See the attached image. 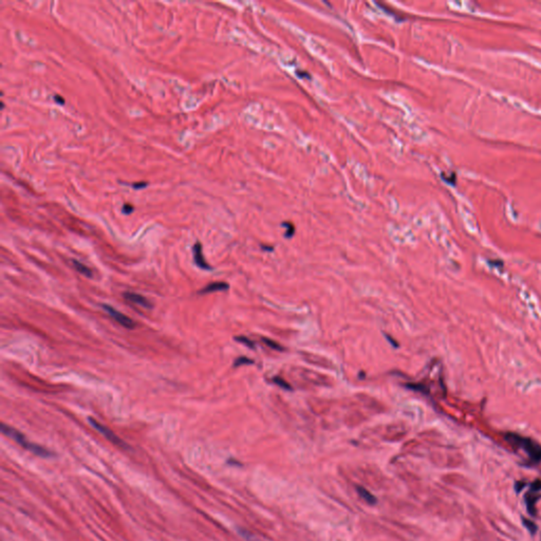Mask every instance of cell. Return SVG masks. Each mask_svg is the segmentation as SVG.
I'll use <instances>...</instances> for the list:
<instances>
[{
	"mask_svg": "<svg viewBox=\"0 0 541 541\" xmlns=\"http://www.w3.org/2000/svg\"><path fill=\"white\" fill-rule=\"evenodd\" d=\"M1 432L3 435H5L6 437L13 439L15 442L18 443L21 447H24L25 450H27L31 452H33L34 454L38 455V457L50 458L53 455L52 451L47 450V448H45L41 445H37L35 443L30 442L29 440L24 435H22L20 431L14 429L13 427L9 426V425H5L4 423L1 424Z\"/></svg>",
	"mask_w": 541,
	"mask_h": 541,
	"instance_id": "cell-1",
	"label": "cell"
},
{
	"mask_svg": "<svg viewBox=\"0 0 541 541\" xmlns=\"http://www.w3.org/2000/svg\"><path fill=\"white\" fill-rule=\"evenodd\" d=\"M505 440L511 445L523 450L534 462L538 463L541 461V446L532 439L508 432L505 435Z\"/></svg>",
	"mask_w": 541,
	"mask_h": 541,
	"instance_id": "cell-2",
	"label": "cell"
},
{
	"mask_svg": "<svg viewBox=\"0 0 541 541\" xmlns=\"http://www.w3.org/2000/svg\"><path fill=\"white\" fill-rule=\"evenodd\" d=\"M88 421H89L91 426L93 427L95 430H97L100 435H103L108 440V441H110L112 444L117 445L119 447H122L123 450H130V446L125 441H123L121 438H119L117 435H115L111 429L106 427L105 425L100 424L95 419L91 418V416L88 419Z\"/></svg>",
	"mask_w": 541,
	"mask_h": 541,
	"instance_id": "cell-3",
	"label": "cell"
},
{
	"mask_svg": "<svg viewBox=\"0 0 541 541\" xmlns=\"http://www.w3.org/2000/svg\"><path fill=\"white\" fill-rule=\"evenodd\" d=\"M104 310L110 315V317L113 318L115 321L119 322L122 327L126 328V329H135V322L131 319L130 317H128L127 315L123 314L122 312L115 310V309L109 305H103L102 306Z\"/></svg>",
	"mask_w": 541,
	"mask_h": 541,
	"instance_id": "cell-4",
	"label": "cell"
},
{
	"mask_svg": "<svg viewBox=\"0 0 541 541\" xmlns=\"http://www.w3.org/2000/svg\"><path fill=\"white\" fill-rule=\"evenodd\" d=\"M123 296H124V298L127 299L128 301H130V303H134L137 306H141V307L146 308V309H151L152 306H153L147 298L144 297L141 294H136V293L125 292L123 294Z\"/></svg>",
	"mask_w": 541,
	"mask_h": 541,
	"instance_id": "cell-5",
	"label": "cell"
},
{
	"mask_svg": "<svg viewBox=\"0 0 541 541\" xmlns=\"http://www.w3.org/2000/svg\"><path fill=\"white\" fill-rule=\"evenodd\" d=\"M192 253H194V261H195V264L198 268L202 269V270H211L212 269L210 267V265H208L207 262L205 261V259H204L202 245H201L200 242H197L194 245V247H192Z\"/></svg>",
	"mask_w": 541,
	"mask_h": 541,
	"instance_id": "cell-6",
	"label": "cell"
},
{
	"mask_svg": "<svg viewBox=\"0 0 541 541\" xmlns=\"http://www.w3.org/2000/svg\"><path fill=\"white\" fill-rule=\"evenodd\" d=\"M229 289V285L226 282H212L207 284L206 287L199 291V294H210L214 292H222Z\"/></svg>",
	"mask_w": 541,
	"mask_h": 541,
	"instance_id": "cell-7",
	"label": "cell"
},
{
	"mask_svg": "<svg viewBox=\"0 0 541 541\" xmlns=\"http://www.w3.org/2000/svg\"><path fill=\"white\" fill-rule=\"evenodd\" d=\"M538 499H539V496H535V495H533V493H529V494L525 495V504H527V508H528L529 514L532 515V516L536 515L535 505H536V502L538 501Z\"/></svg>",
	"mask_w": 541,
	"mask_h": 541,
	"instance_id": "cell-8",
	"label": "cell"
},
{
	"mask_svg": "<svg viewBox=\"0 0 541 541\" xmlns=\"http://www.w3.org/2000/svg\"><path fill=\"white\" fill-rule=\"evenodd\" d=\"M357 491H358V494L360 495V496L364 499L368 504L370 505H374L377 500L376 498L373 496L372 494H371L368 490H366L365 488H362V486H357Z\"/></svg>",
	"mask_w": 541,
	"mask_h": 541,
	"instance_id": "cell-9",
	"label": "cell"
},
{
	"mask_svg": "<svg viewBox=\"0 0 541 541\" xmlns=\"http://www.w3.org/2000/svg\"><path fill=\"white\" fill-rule=\"evenodd\" d=\"M72 264H73V267L74 269L79 272L80 274H82L83 276L87 277V278H91L92 277V270L87 267L85 266L84 264H82V262L77 261V260H72Z\"/></svg>",
	"mask_w": 541,
	"mask_h": 541,
	"instance_id": "cell-10",
	"label": "cell"
},
{
	"mask_svg": "<svg viewBox=\"0 0 541 541\" xmlns=\"http://www.w3.org/2000/svg\"><path fill=\"white\" fill-rule=\"evenodd\" d=\"M261 339H262V342H264V344L267 345L268 347H270V349H274V350H277V351H282L283 350V348L279 344H277L276 342L272 341V339H270L268 337H261Z\"/></svg>",
	"mask_w": 541,
	"mask_h": 541,
	"instance_id": "cell-11",
	"label": "cell"
},
{
	"mask_svg": "<svg viewBox=\"0 0 541 541\" xmlns=\"http://www.w3.org/2000/svg\"><path fill=\"white\" fill-rule=\"evenodd\" d=\"M522 522H523V525L525 528H527L531 534H535V533L537 532V525L533 522L532 520H529L527 519V518H522Z\"/></svg>",
	"mask_w": 541,
	"mask_h": 541,
	"instance_id": "cell-12",
	"label": "cell"
},
{
	"mask_svg": "<svg viewBox=\"0 0 541 541\" xmlns=\"http://www.w3.org/2000/svg\"><path fill=\"white\" fill-rule=\"evenodd\" d=\"M405 386L407 388L415 390V391H420V392H423V393H427L428 392L426 387H425V386L422 385V384H406Z\"/></svg>",
	"mask_w": 541,
	"mask_h": 541,
	"instance_id": "cell-13",
	"label": "cell"
},
{
	"mask_svg": "<svg viewBox=\"0 0 541 541\" xmlns=\"http://www.w3.org/2000/svg\"><path fill=\"white\" fill-rule=\"evenodd\" d=\"M239 534H240L247 541H260L259 539H257L256 537H255L253 534H251L250 532H247L243 529H239Z\"/></svg>",
	"mask_w": 541,
	"mask_h": 541,
	"instance_id": "cell-14",
	"label": "cell"
},
{
	"mask_svg": "<svg viewBox=\"0 0 541 541\" xmlns=\"http://www.w3.org/2000/svg\"><path fill=\"white\" fill-rule=\"evenodd\" d=\"M273 381H274V383H276L278 386H279V387H281V388H283V389H287V390H292V387L290 386V384L285 382V381L283 380V378H281V377H274V380H273Z\"/></svg>",
	"mask_w": 541,
	"mask_h": 541,
	"instance_id": "cell-15",
	"label": "cell"
},
{
	"mask_svg": "<svg viewBox=\"0 0 541 541\" xmlns=\"http://www.w3.org/2000/svg\"><path fill=\"white\" fill-rule=\"evenodd\" d=\"M253 362H254V361H253L251 359H247V358H244V357H243V358H239V359H237V360L235 361V362H234V367H239V366L244 365V364L249 365V364H253Z\"/></svg>",
	"mask_w": 541,
	"mask_h": 541,
	"instance_id": "cell-16",
	"label": "cell"
},
{
	"mask_svg": "<svg viewBox=\"0 0 541 541\" xmlns=\"http://www.w3.org/2000/svg\"><path fill=\"white\" fill-rule=\"evenodd\" d=\"M235 339H236V341H238L239 343H242L243 345L252 348V349H253V348H255L254 343L252 341H250V339L247 337H245V336H237V337H235Z\"/></svg>",
	"mask_w": 541,
	"mask_h": 541,
	"instance_id": "cell-17",
	"label": "cell"
},
{
	"mask_svg": "<svg viewBox=\"0 0 541 541\" xmlns=\"http://www.w3.org/2000/svg\"><path fill=\"white\" fill-rule=\"evenodd\" d=\"M538 491H541V480H536L531 485V493H535Z\"/></svg>",
	"mask_w": 541,
	"mask_h": 541,
	"instance_id": "cell-18",
	"label": "cell"
},
{
	"mask_svg": "<svg viewBox=\"0 0 541 541\" xmlns=\"http://www.w3.org/2000/svg\"><path fill=\"white\" fill-rule=\"evenodd\" d=\"M134 210H135V207L133 205L129 204V203H126V204L123 205V210L122 211H123L124 214L129 215V214H131L134 212Z\"/></svg>",
	"mask_w": 541,
	"mask_h": 541,
	"instance_id": "cell-19",
	"label": "cell"
},
{
	"mask_svg": "<svg viewBox=\"0 0 541 541\" xmlns=\"http://www.w3.org/2000/svg\"><path fill=\"white\" fill-rule=\"evenodd\" d=\"M287 224H288L289 228H288V231H287V234H285V236H287L288 238H290V237L293 236V234H294V226H293L291 223H287Z\"/></svg>",
	"mask_w": 541,
	"mask_h": 541,
	"instance_id": "cell-20",
	"label": "cell"
},
{
	"mask_svg": "<svg viewBox=\"0 0 541 541\" xmlns=\"http://www.w3.org/2000/svg\"><path fill=\"white\" fill-rule=\"evenodd\" d=\"M524 486H525V483L522 482V481H519V482H516L515 489H516V491H517L518 493H520V492L524 489Z\"/></svg>",
	"mask_w": 541,
	"mask_h": 541,
	"instance_id": "cell-21",
	"label": "cell"
},
{
	"mask_svg": "<svg viewBox=\"0 0 541 541\" xmlns=\"http://www.w3.org/2000/svg\"><path fill=\"white\" fill-rule=\"evenodd\" d=\"M146 185H147V183H145V182L135 183V184H134V187L136 188V189H137V188H143V187H146Z\"/></svg>",
	"mask_w": 541,
	"mask_h": 541,
	"instance_id": "cell-22",
	"label": "cell"
},
{
	"mask_svg": "<svg viewBox=\"0 0 541 541\" xmlns=\"http://www.w3.org/2000/svg\"><path fill=\"white\" fill-rule=\"evenodd\" d=\"M54 98H55L56 103H58V104H60V105H64V104H65V100H64L63 97H60V96H58V95H55V96H54Z\"/></svg>",
	"mask_w": 541,
	"mask_h": 541,
	"instance_id": "cell-23",
	"label": "cell"
},
{
	"mask_svg": "<svg viewBox=\"0 0 541 541\" xmlns=\"http://www.w3.org/2000/svg\"><path fill=\"white\" fill-rule=\"evenodd\" d=\"M387 338L389 339V341L391 342V344H392V345H393L394 347H398V344H396V341H392V339H391V337H390V336H388V335H387Z\"/></svg>",
	"mask_w": 541,
	"mask_h": 541,
	"instance_id": "cell-24",
	"label": "cell"
}]
</instances>
